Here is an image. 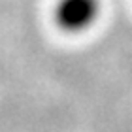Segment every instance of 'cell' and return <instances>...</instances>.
Listing matches in <instances>:
<instances>
[{
    "instance_id": "6da1fadb",
    "label": "cell",
    "mask_w": 132,
    "mask_h": 132,
    "mask_svg": "<svg viewBox=\"0 0 132 132\" xmlns=\"http://www.w3.org/2000/svg\"><path fill=\"white\" fill-rule=\"evenodd\" d=\"M102 15V0H57V27L66 34H83L98 23Z\"/></svg>"
}]
</instances>
